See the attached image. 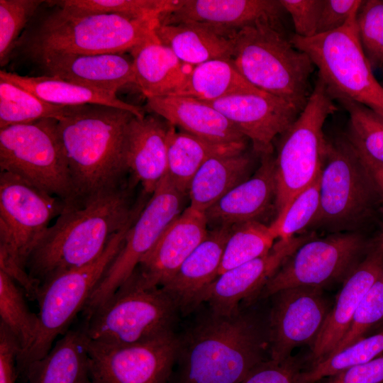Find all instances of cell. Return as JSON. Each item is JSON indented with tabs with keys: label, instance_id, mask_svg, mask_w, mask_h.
Returning a JSON list of instances; mask_svg holds the SVG:
<instances>
[{
	"label": "cell",
	"instance_id": "cell-37",
	"mask_svg": "<svg viewBox=\"0 0 383 383\" xmlns=\"http://www.w3.org/2000/svg\"><path fill=\"white\" fill-rule=\"evenodd\" d=\"M383 355V328L366 336L338 353L321 360L301 372L303 383L318 382L349 367L370 361Z\"/></svg>",
	"mask_w": 383,
	"mask_h": 383
},
{
	"label": "cell",
	"instance_id": "cell-47",
	"mask_svg": "<svg viewBox=\"0 0 383 383\" xmlns=\"http://www.w3.org/2000/svg\"><path fill=\"white\" fill-rule=\"evenodd\" d=\"M383 355L327 378L323 383H382Z\"/></svg>",
	"mask_w": 383,
	"mask_h": 383
},
{
	"label": "cell",
	"instance_id": "cell-10",
	"mask_svg": "<svg viewBox=\"0 0 383 383\" xmlns=\"http://www.w3.org/2000/svg\"><path fill=\"white\" fill-rule=\"evenodd\" d=\"M378 201L373 182L347 136L328 141L319 208L307 229L351 232L372 216Z\"/></svg>",
	"mask_w": 383,
	"mask_h": 383
},
{
	"label": "cell",
	"instance_id": "cell-41",
	"mask_svg": "<svg viewBox=\"0 0 383 383\" xmlns=\"http://www.w3.org/2000/svg\"><path fill=\"white\" fill-rule=\"evenodd\" d=\"M43 0H0V65L11 59L16 43L28 24L44 4Z\"/></svg>",
	"mask_w": 383,
	"mask_h": 383
},
{
	"label": "cell",
	"instance_id": "cell-8",
	"mask_svg": "<svg viewBox=\"0 0 383 383\" xmlns=\"http://www.w3.org/2000/svg\"><path fill=\"white\" fill-rule=\"evenodd\" d=\"M357 13L336 30L311 38L294 35L290 40L309 56L333 99L358 103L383 118V87L360 44Z\"/></svg>",
	"mask_w": 383,
	"mask_h": 383
},
{
	"label": "cell",
	"instance_id": "cell-38",
	"mask_svg": "<svg viewBox=\"0 0 383 383\" xmlns=\"http://www.w3.org/2000/svg\"><path fill=\"white\" fill-rule=\"evenodd\" d=\"M82 11L113 13L136 19H157L172 12L180 0H62L51 1Z\"/></svg>",
	"mask_w": 383,
	"mask_h": 383
},
{
	"label": "cell",
	"instance_id": "cell-29",
	"mask_svg": "<svg viewBox=\"0 0 383 383\" xmlns=\"http://www.w3.org/2000/svg\"><path fill=\"white\" fill-rule=\"evenodd\" d=\"M155 33L162 44L188 65L196 66L214 60H232L233 38L222 35L210 27L196 23L159 22Z\"/></svg>",
	"mask_w": 383,
	"mask_h": 383
},
{
	"label": "cell",
	"instance_id": "cell-28",
	"mask_svg": "<svg viewBox=\"0 0 383 383\" xmlns=\"http://www.w3.org/2000/svg\"><path fill=\"white\" fill-rule=\"evenodd\" d=\"M129 52L134 84L146 98L169 95L184 83L194 67L180 60L157 37L143 42Z\"/></svg>",
	"mask_w": 383,
	"mask_h": 383
},
{
	"label": "cell",
	"instance_id": "cell-46",
	"mask_svg": "<svg viewBox=\"0 0 383 383\" xmlns=\"http://www.w3.org/2000/svg\"><path fill=\"white\" fill-rule=\"evenodd\" d=\"M363 1L323 0L316 35L336 30L346 24L355 13Z\"/></svg>",
	"mask_w": 383,
	"mask_h": 383
},
{
	"label": "cell",
	"instance_id": "cell-45",
	"mask_svg": "<svg viewBox=\"0 0 383 383\" xmlns=\"http://www.w3.org/2000/svg\"><path fill=\"white\" fill-rule=\"evenodd\" d=\"M292 17L295 35L311 38L316 35L323 0H279Z\"/></svg>",
	"mask_w": 383,
	"mask_h": 383
},
{
	"label": "cell",
	"instance_id": "cell-7",
	"mask_svg": "<svg viewBox=\"0 0 383 383\" xmlns=\"http://www.w3.org/2000/svg\"><path fill=\"white\" fill-rule=\"evenodd\" d=\"M135 220L111 238L96 260L56 274L40 285L36 299L39 307L36 335L30 348L17 357L19 382L26 383L30 365L49 353L56 338L70 329L71 323L82 311L95 287L121 250L127 232Z\"/></svg>",
	"mask_w": 383,
	"mask_h": 383
},
{
	"label": "cell",
	"instance_id": "cell-11",
	"mask_svg": "<svg viewBox=\"0 0 383 383\" xmlns=\"http://www.w3.org/2000/svg\"><path fill=\"white\" fill-rule=\"evenodd\" d=\"M57 124L56 119L43 118L0 129V170L67 204L74 201V194Z\"/></svg>",
	"mask_w": 383,
	"mask_h": 383
},
{
	"label": "cell",
	"instance_id": "cell-33",
	"mask_svg": "<svg viewBox=\"0 0 383 383\" xmlns=\"http://www.w3.org/2000/svg\"><path fill=\"white\" fill-rule=\"evenodd\" d=\"M239 93H265L250 84L232 60H214L194 67L184 83L167 96L214 101Z\"/></svg>",
	"mask_w": 383,
	"mask_h": 383
},
{
	"label": "cell",
	"instance_id": "cell-3",
	"mask_svg": "<svg viewBox=\"0 0 383 383\" xmlns=\"http://www.w3.org/2000/svg\"><path fill=\"white\" fill-rule=\"evenodd\" d=\"M131 112L101 104L70 106L57 130L77 204L126 182Z\"/></svg>",
	"mask_w": 383,
	"mask_h": 383
},
{
	"label": "cell",
	"instance_id": "cell-48",
	"mask_svg": "<svg viewBox=\"0 0 383 383\" xmlns=\"http://www.w3.org/2000/svg\"><path fill=\"white\" fill-rule=\"evenodd\" d=\"M18 344L10 331L0 323V383H16Z\"/></svg>",
	"mask_w": 383,
	"mask_h": 383
},
{
	"label": "cell",
	"instance_id": "cell-51",
	"mask_svg": "<svg viewBox=\"0 0 383 383\" xmlns=\"http://www.w3.org/2000/svg\"><path fill=\"white\" fill-rule=\"evenodd\" d=\"M383 383V382H382Z\"/></svg>",
	"mask_w": 383,
	"mask_h": 383
},
{
	"label": "cell",
	"instance_id": "cell-17",
	"mask_svg": "<svg viewBox=\"0 0 383 383\" xmlns=\"http://www.w3.org/2000/svg\"><path fill=\"white\" fill-rule=\"evenodd\" d=\"M312 238L306 235L277 240L266 255L219 274L199 294L194 311L205 303L216 313L231 315L237 312L242 304L256 303L262 287L284 262Z\"/></svg>",
	"mask_w": 383,
	"mask_h": 383
},
{
	"label": "cell",
	"instance_id": "cell-26",
	"mask_svg": "<svg viewBox=\"0 0 383 383\" xmlns=\"http://www.w3.org/2000/svg\"><path fill=\"white\" fill-rule=\"evenodd\" d=\"M147 108L172 126L201 138L222 144L246 143L243 135L221 112L190 97L160 96L147 98Z\"/></svg>",
	"mask_w": 383,
	"mask_h": 383
},
{
	"label": "cell",
	"instance_id": "cell-16",
	"mask_svg": "<svg viewBox=\"0 0 383 383\" xmlns=\"http://www.w3.org/2000/svg\"><path fill=\"white\" fill-rule=\"evenodd\" d=\"M268 299L270 357L276 361L290 357L301 345L313 348L333 306L323 289L289 287Z\"/></svg>",
	"mask_w": 383,
	"mask_h": 383
},
{
	"label": "cell",
	"instance_id": "cell-32",
	"mask_svg": "<svg viewBox=\"0 0 383 383\" xmlns=\"http://www.w3.org/2000/svg\"><path fill=\"white\" fill-rule=\"evenodd\" d=\"M251 160L243 152L206 160L192 178L187 194L189 206L205 213L233 187L245 181Z\"/></svg>",
	"mask_w": 383,
	"mask_h": 383
},
{
	"label": "cell",
	"instance_id": "cell-34",
	"mask_svg": "<svg viewBox=\"0 0 383 383\" xmlns=\"http://www.w3.org/2000/svg\"><path fill=\"white\" fill-rule=\"evenodd\" d=\"M23 289L9 275L0 270V323L16 340L20 353L32 345L38 326V314L28 308Z\"/></svg>",
	"mask_w": 383,
	"mask_h": 383
},
{
	"label": "cell",
	"instance_id": "cell-40",
	"mask_svg": "<svg viewBox=\"0 0 383 383\" xmlns=\"http://www.w3.org/2000/svg\"><path fill=\"white\" fill-rule=\"evenodd\" d=\"M320 180L321 174L269 226L276 240H289L308 228L319 208Z\"/></svg>",
	"mask_w": 383,
	"mask_h": 383
},
{
	"label": "cell",
	"instance_id": "cell-14",
	"mask_svg": "<svg viewBox=\"0 0 383 383\" xmlns=\"http://www.w3.org/2000/svg\"><path fill=\"white\" fill-rule=\"evenodd\" d=\"M184 196L165 174L131 226L121 250L86 303L82 311L84 318L131 275L165 228L182 213Z\"/></svg>",
	"mask_w": 383,
	"mask_h": 383
},
{
	"label": "cell",
	"instance_id": "cell-20",
	"mask_svg": "<svg viewBox=\"0 0 383 383\" xmlns=\"http://www.w3.org/2000/svg\"><path fill=\"white\" fill-rule=\"evenodd\" d=\"M284 9L275 0H180L162 24L196 23L228 38L260 21L281 23Z\"/></svg>",
	"mask_w": 383,
	"mask_h": 383
},
{
	"label": "cell",
	"instance_id": "cell-6",
	"mask_svg": "<svg viewBox=\"0 0 383 383\" xmlns=\"http://www.w3.org/2000/svg\"><path fill=\"white\" fill-rule=\"evenodd\" d=\"M179 314L177 305L163 289L148 285L135 268L82 321L89 340L127 345L175 332Z\"/></svg>",
	"mask_w": 383,
	"mask_h": 383
},
{
	"label": "cell",
	"instance_id": "cell-43",
	"mask_svg": "<svg viewBox=\"0 0 383 383\" xmlns=\"http://www.w3.org/2000/svg\"><path fill=\"white\" fill-rule=\"evenodd\" d=\"M379 323H383V275L366 293L353 317L348 330L329 355L366 337V333Z\"/></svg>",
	"mask_w": 383,
	"mask_h": 383
},
{
	"label": "cell",
	"instance_id": "cell-44",
	"mask_svg": "<svg viewBox=\"0 0 383 383\" xmlns=\"http://www.w3.org/2000/svg\"><path fill=\"white\" fill-rule=\"evenodd\" d=\"M306 367V357L291 355L282 361L269 359L255 367L241 383H303L301 374Z\"/></svg>",
	"mask_w": 383,
	"mask_h": 383
},
{
	"label": "cell",
	"instance_id": "cell-13",
	"mask_svg": "<svg viewBox=\"0 0 383 383\" xmlns=\"http://www.w3.org/2000/svg\"><path fill=\"white\" fill-rule=\"evenodd\" d=\"M65 206L21 177L0 172V255L26 270L30 255Z\"/></svg>",
	"mask_w": 383,
	"mask_h": 383
},
{
	"label": "cell",
	"instance_id": "cell-4",
	"mask_svg": "<svg viewBox=\"0 0 383 383\" xmlns=\"http://www.w3.org/2000/svg\"><path fill=\"white\" fill-rule=\"evenodd\" d=\"M18 39L14 56L31 62L57 55L124 53L156 36L157 19L82 11L46 1Z\"/></svg>",
	"mask_w": 383,
	"mask_h": 383
},
{
	"label": "cell",
	"instance_id": "cell-30",
	"mask_svg": "<svg viewBox=\"0 0 383 383\" xmlns=\"http://www.w3.org/2000/svg\"><path fill=\"white\" fill-rule=\"evenodd\" d=\"M0 80L15 84L39 99L55 105L69 106L101 104L128 111L138 118L145 116L140 106L121 100L115 93L60 79L45 76H23L1 70Z\"/></svg>",
	"mask_w": 383,
	"mask_h": 383
},
{
	"label": "cell",
	"instance_id": "cell-5",
	"mask_svg": "<svg viewBox=\"0 0 383 383\" xmlns=\"http://www.w3.org/2000/svg\"><path fill=\"white\" fill-rule=\"evenodd\" d=\"M233 42L232 60L250 84L304 109L315 65L284 35L281 23L260 21L244 28Z\"/></svg>",
	"mask_w": 383,
	"mask_h": 383
},
{
	"label": "cell",
	"instance_id": "cell-18",
	"mask_svg": "<svg viewBox=\"0 0 383 383\" xmlns=\"http://www.w3.org/2000/svg\"><path fill=\"white\" fill-rule=\"evenodd\" d=\"M221 112L246 138L254 151L272 155L273 140L284 133L301 113L296 106L267 93H239L202 101Z\"/></svg>",
	"mask_w": 383,
	"mask_h": 383
},
{
	"label": "cell",
	"instance_id": "cell-39",
	"mask_svg": "<svg viewBox=\"0 0 383 383\" xmlns=\"http://www.w3.org/2000/svg\"><path fill=\"white\" fill-rule=\"evenodd\" d=\"M338 102L349 114L347 138L354 146L383 164V118L358 103L348 100Z\"/></svg>",
	"mask_w": 383,
	"mask_h": 383
},
{
	"label": "cell",
	"instance_id": "cell-22",
	"mask_svg": "<svg viewBox=\"0 0 383 383\" xmlns=\"http://www.w3.org/2000/svg\"><path fill=\"white\" fill-rule=\"evenodd\" d=\"M45 76L116 94L133 83L132 57L124 53L57 55L31 62Z\"/></svg>",
	"mask_w": 383,
	"mask_h": 383
},
{
	"label": "cell",
	"instance_id": "cell-27",
	"mask_svg": "<svg viewBox=\"0 0 383 383\" xmlns=\"http://www.w3.org/2000/svg\"><path fill=\"white\" fill-rule=\"evenodd\" d=\"M83 321L69 329L49 353L29 367L26 383H92Z\"/></svg>",
	"mask_w": 383,
	"mask_h": 383
},
{
	"label": "cell",
	"instance_id": "cell-15",
	"mask_svg": "<svg viewBox=\"0 0 383 383\" xmlns=\"http://www.w3.org/2000/svg\"><path fill=\"white\" fill-rule=\"evenodd\" d=\"M87 346L92 383H167L175 364L177 334L127 345L88 338Z\"/></svg>",
	"mask_w": 383,
	"mask_h": 383
},
{
	"label": "cell",
	"instance_id": "cell-42",
	"mask_svg": "<svg viewBox=\"0 0 383 383\" xmlns=\"http://www.w3.org/2000/svg\"><path fill=\"white\" fill-rule=\"evenodd\" d=\"M356 27L372 70L383 73V0L363 1L357 13Z\"/></svg>",
	"mask_w": 383,
	"mask_h": 383
},
{
	"label": "cell",
	"instance_id": "cell-12",
	"mask_svg": "<svg viewBox=\"0 0 383 383\" xmlns=\"http://www.w3.org/2000/svg\"><path fill=\"white\" fill-rule=\"evenodd\" d=\"M373 241L356 231L333 233L303 243L258 294L256 302L295 287L323 289L343 283L363 260Z\"/></svg>",
	"mask_w": 383,
	"mask_h": 383
},
{
	"label": "cell",
	"instance_id": "cell-9",
	"mask_svg": "<svg viewBox=\"0 0 383 383\" xmlns=\"http://www.w3.org/2000/svg\"><path fill=\"white\" fill-rule=\"evenodd\" d=\"M335 110L333 99L318 77L305 107L282 134L274 158L277 216L321 174L328 144L323 125Z\"/></svg>",
	"mask_w": 383,
	"mask_h": 383
},
{
	"label": "cell",
	"instance_id": "cell-49",
	"mask_svg": "<svg viewBox=\"0 0 383 383\" xmlns=\"http://www.w3.org/2000/svg\"><path fill=\"white\" fill-rule=\"evenodd\" d=\"M354 147L373 182L380 201L383 202V164L377 162L361 150Z\"/></svg>",
	"mask_w": 383,
	"mask_h": 383
},
{
	"label": "cell",
	"instance_id": "cell-50",
	"mask_svg": "<svg viewBox=\"0 0 383 383\" xmlns=\"http://www.w3.org/2000/svg\"><path fill=\"white\" fill-rule=\"evenodd\" d=\"M382 87H383V80L380 82Z\"/></svg>",
	"mask_w": 383,
	"mask_h": 383
},
{
	"label": "cell",
	"instance_id": "cell-36",
	"mask_svg": "<svg viewBox=\"0 0 383 383\" xmlns=\"http://www.w3.org/2000/svg\"><path fill=\"white\" fill-rule=\"evenodd\" d=\"M275 240L269 226L259 221L232 226L224 248L218 275L266 255L273 247Z\"/></svg>",
	"mask_w": 383,
	"mask_h": 383
},
{
	"label": "cell",
	"instance_id": "cell-23",
	"mask_svg": "<svg viewBox=\"0 0 383 383\" xmlns=\"http://www.w3.org/2000/svg\"><path fill=\"white\" fill-rule=\"evenodd\" d=\"M171 124L157 115L134 116L127 133L126 164L133 180L146 195H152L165 177Z\"/></svg>",
	"mask_w": 383,
	"mask_h": 383
},
{
	"label": "cell",
	"instance_id": "cell-25",
	"mask_svg": "<svg viewBox=\"0 0 383 383\" xmlns=\"http://www.w3.org/2000/svg\"><path fill=\"white\" fill-rule=\"evenodd\" d=\"M276 197L274 157H262L254 175L242 182L205 211L208 226H232L258 221Z\"/></svg>",
	"mask_w": 383,
	"mask_h": 383
},
{
	"label": "cell",
	"instance_id": "cell-35",
	"mask_svg": "<svg viewBox=\"0 0 383 383\" xmlns=\"http://www.w3.org/2000/svg\"><path fill=\"white\" fill-rule=\"evenodd\" d=\"M69 106L46 102L15 84L0 80V129L43 118L59 121Z\"/></svg>",
	"mask_w": 383,
	"mask_h": 383
},
{
	"label": "cell",
	"instance_id": "cell-21",
	"mask_svg": "<svg viewBox=\"0 0 383 383\" xmlns=\"http://www.w3.org/2000/svg\"><path fill=\"white\" fill-rule=\"evenodd\" d=\"M204 212L190 206L165 228L152 248L136 267L149 286L162 287L204 240L209 230Z\"/></svg>",
	"mask_w": 383,
	"mask_h": 383
},
{
	"label": "cell",
	"instance_id": "cell-24",
	"mask_svg": "<svg viewBox=\"0 0 383 383\" xmlns=\"http://www.w3.org/2000/svg\"><path fill=\"white\" fill-rule=\"evenodd\" d=\"M232 226L209 231L204 240L183 262L172 279L162 288L172 298L180 313L194 311L201 291L218 275L223 253Z\"/></svg>",
	"mask_w": 383,
	"mask_h": 383
},
{
	"label": "cell",
	"instance_id": "cell-19",
	"mask_svg": "<svg viewBox=\"0 0 383 383\" xmlns=\"http://www.w3.org/2000/svg\"><path fill=\"white\" fill-rule=\"evenodd\" d=\"M383 275V231L373 238L370 248L342 288L310 353L306 369L328 357L347 332L362 299Z\"/></svg>",
	"mask_w": 383,
	"mask_h": 383
},
{
	"label": "cell",
	"instance_id": "cell-1",
	"mask_svg": "<svg viewBox=\"0 0 383 383\" xmlns=\"http://www.w3.org/2000/svg\"><path fill=\"white\" fill-rule=\"evenodd\" d=\"M241 304L231 315L208 310L177 334L167 383H241L270 359L268 312Z\"/></svg>",
	"mask_w": 383,
	"mask_h": 383
},
{
	"label": "cell",
	"instance_id": "cell-31",
	"mask_svg": "<svg viewBox=\"0 0 383 383\" xmlns=\"http://www.w3.org/2000/svg\"><path fill=\"white\" fill-rule=\"evenodd\" d=\"M246 143L222 144L184 131L176 132L171 126L167 142L166 175L182 193L187 194L190 182L209 159L223 155L243 152Z\"/></svg>",
	"mask_w": 383,
	"mask_h": 383
},
{
	"label": "cell",
	"instance_id": "cell-2",
	"mask_svg": "<svg viewBox=\"0 0 383 383\" xmlns=\"http://www.w3.org/2000/svg\"><path fill=\"white\" fill-rule=\"evenodd\" d=\"M132 187L125 182L84 201L65 204L28 259L30 276L40 285L99 257L111 238L136 218L146 204H134Z\"/></svg>",
	"mask_w": 383,
	"mask_h": 383
}]
</instances>
